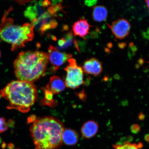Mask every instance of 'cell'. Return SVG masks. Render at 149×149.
Listing matches in <instances>:
<instances>
[{
	"mask_svg": "<svg viewBox=\"0 0 149 149\" xmlns=\"http://www.w3.org/2000/svg\"><path fill=\"white\" fill-rule=\"evenodd\" d=\"M130 129L132 133L136 134L140 131L141 127L139 124H134L130 127Z\"/></svg>",
	"mask_w": 149,
	"mask_h": 149,
	"instance_id": "20",
	"label": "cell"
},
{
	"mask_svg": "<svg viewBox=\"0 0 149 149\" xmlns=\"http://www.w3.org/2000/svg\"><path fill=\"white\" fill-rule=\"evenodd\" d=\"M114 149H139L137 144L127 142L123 144H117L113 146Z\"/></svg>",
	"mask_w": 149,
	"mask_h": 149,
	"instance_id": "17",
	"label": "cell"
},
{
	"mask_svg": "<svg viewBox=\"0 0 149 149\" xmlns=\"http://www.w3.org/2000/svg\"><path fill=\"white\" fill-rule=\"evenodd\" d=\"M91 26L84 19L80 18L72 26V31L75 36L84 38L89 33Z\"/></svg>",
	"mask_w": 149,
	"mask_h": 149,
	"instance_id": "11",
	"label": "cell"
},
{
	"mask_svg": "<svg viewBox=\"0 0 149 149\" xmlns=\"http://www.w3.org/2000/svg\"><path fill=\"white\" fill-rule=\"evenodd\" d=\"M112 32L117 39L122 40L130 34L131 26L129 22L125 18H121L113 22L111 25L107 24Z\"/></svg>",
	"mask_w": 149,
	"mask_h": 149,
	"instance_id": "7",
	"label": "cell"
},
{
	"mask_svg": "<svg viewBox=\"0 0 149 149\" xmlns=\"http://www.w3.org/2000/svg\"><path fill=\"white\" fill-rule=\"evenodd\" d=\"M92 16L95 21L101 22L107 19L108 16V10L103 6H96L93 8Z\"/></svg>",
	"mask_w": 149,
	"mask_h": 149,
	"instance_id": "15",
	"label": "cell"
},
{
	"mask_svg": "<svg viewBox=\"0 0 149 149\" xmlns=\"http://www.w3.org/2000/svg\"></svg>",
	"mask_w": 149,
	"mask_h": 149,
	"instance_id": "33",
	"label": "cell"
},
{
	"mask_svg": "<svg viewBox=\"0 0 149 149\" xmlns=\"http://www.w3.org/2000/svg\"><path fill=\"white\" fill-rule=\"evenodd\" d=\"M68 61L69 64L64 68L66 72L65 86L68 88L75 89L84 83L83 70L77 65L75 59L71 58Z\"/></svg>",
	"mask_w": 149,
	"mask_h": 149,
	"instance_id": "5",
	"label": "cell"
},
{
	"mask_svg": "<svg viewBox=\"0 0 149 149\" xmlns=\"http://www.w3.org/2000/svg\"><path fill=\"white\" fill-rule=\"evenodd\" d=\"M45 94V100H42V103L46 105H50V103H52L53 102V94L50 92L47 88H45L44 89Z\"/></svg>",
	"mask_w": 149,
	"mask_h": 149,
	"instance_id": "18",
	"label": "cell"
},
{
	"mask_svg": "<svg viewBox=\"0 0 149 149\" xmlns=\"http://www.w3.org/2000/svg\"><path fill=\"white\" fill-rule=\"evenodd\" d=\"M1 52H0V57H1Z\"/></svg>",
	"mask_w": 149,
	"mask_h": 149,
	"instance_id": "32",
	"label": "cell"
},
{
	"mask_svg": "<svg viewBox=\"0 0 149 149\" xmlns=\"http://www.w3.org/2000/svg\"><path fill=\"white\" fill-rule=\"evenodd\" d=\"M64 125L52 116L40 117L30 127L35 149H57L63 144Z\"/></svg>",
	"mask_w": 149,
	"mask_h": 149,
	"instance_id": "1",
	"label": "cell"
},
{
	"mask_svg": "<svg viewBox=\"0 0 149 149\" xmlns=\"http://www.w3.org/2000/svg\"><path fill=\"white\" fill-rule=\"evenodd\" d=\"M115 79H116L118 80L120 79V76L118 74H116L114 76Z\"/></svg>",
	"mask_w": 149,
	"mask_h": 149,
	"instance_id": "29",
	"label": "cell"
},
{
	"mask_svg": "<svg viewBox=\"0 0 149 149\" xmlns=\"http://www.w3.org/2000/svg\"><path fill=\"white\" fill-rule=\"evenodd\" d=\"M98 130L99 125L94 120H89L85 122L82 126L81 135L84 138H92L97 134Z\"/></svg>",
	"mask_w": 149,
	"mask_h": 149,
	"instance_id": "12",
	"label": "cell"
},
{
	"mask_svg": "<svg viewBox=\"0 0 149 149\" xmlns=\"http://www.w3.org/2000/svg\"><path fill=\"white\" fill-rule=\"evenodd\" d=\"M7 144L4 141H3L2 144L1 145V148L3 149H5L7 146Z\"/></svg>",
	"mask_w": 149,
	"mask_h": 149,
	"instance_id": "28",
	"label": "cell"
},
{
	"mask_svg": "<svg viewBox=\"0 0 149 149\" xmlns=\"http://www.w3.org/2000/svg\"><path fill=\"white\" fill-rule=\"evenodd\" d=\"M46 8L43 5L42 0L38 2L36 1H32L24 12V16L31 22L45 12Z\"/></svg>",
	"mask_w": 149,
	"mask_h": 149,
	"instance_id": "9",
	"label": "cell"
},
{
	"mask_svg": "<svg viewBox=\"0 0 149 149\" xmlns=\"http://www.w3.org/2000/svg\"><path fill=\"white\" fill-rule=\"evenodd\" d=\"M9 11L5 12L0 24V38L10 44L12 50L14 51L24 47L33 40L35 27L31 23H26L22 26L15 25L12 18L7 17Z\"/></svg>",
	"mask_w": 149,
	"mask_h": 149,
	"instance_id": "4",
	"label": "cell"
},
{
	"mask_svg": "<svg viewBox=\"0 0 149 149\" xmlns=\"http://www.w3.org/2000/svg\"><path fill=\"white\" fill-rule=\"evenodd\" d=\"M145 1H146V3L147 6H148L149 12V0H145Z\"/></svg>",
	"mask_w": 149,
	"mask_h": 149,
	"instance_id": "30",
	"label": "cell"
},
{
	"mask_svg": "<svg viewBox=\"0 0 149 149\" xmlns=\"http://www.w3.org/2000/svg\"><path fill=\"white\" fill-rule=\"evenodd\" d=\"M144 139L147 142L149 143V134H147L145 135Z\"/></svg>",
	"mask_w": 149,
	"mask_h": 149,
	"instance_id": "27",
	"label": "cell"
},
{
	"mask_svg": "<svg viewBox=\"0 0 149 149\" xmlns=\"http://www.w3.org/2000/svg\"><path fill=\"white\" fill-rule=\"evenodd\" d=\"M48 61L47 53L22 52L14 62L15 74L19 81L33 83L45 74Z\"/></svg>",
	"mask_w": 149,
	"mask_h": 149,
	"instance_id": "2",
	"label": "cell"
},
{
	"mask_svg": "<svg viewBox=\"0 0 149 149\" xmlns=\"http://www.w3.org/2000/svg\"><path fill=\"white\" fill-rule=\"evenodd\" d=\"M145 115L142 112L139 113L138 115V118L141 120H143L145 118Z\"/></svg>",
	"mask_w": 149,
	"mask_h": 149,
	"instance_id": "24",
	"label": "cell"
},
{
	"mask_svg": "<svg viewBox=\"0 0 149 149\" xmlns=\"http://www.w3.org/2000/svg\"><path fill=\"white\" fill-rule=\"evenodd\" d=\"M75 41L74 40L72 33L70 32L67 33L64 37L58 40V44L59 48L61 50L66 49L71 46Z\"/></svg>",
	"mask_w": 149,
	"mask_h": 149,
	"instance_id": "16",
	"label": "cell"
},
{
	"mask_svg": "<svg viewBox=\"0 0 149 149\" xmlns=\"http://www.w3.org/2000/svg\"><path fill=\"white\" fill-rule=\"evenodd\" d=\"M8 129V126L5 119L3 117H0V133L4 132Z\"/></svg>",
	"mask_w": 149,
	"mask_h": 149,
	"instance_id": "19",
	"label": "cell"
},
{
	"mask_svg": "<svg viewBox=\"0 0 149 149\" xmlns=\"http://www.w3.org/2000/svg\"><path fill=\"white\" fill-rule=\"evenodd\" d=\"M2 142V139L1 137H0V144H1V143Z\"/></svg>",
	"mask_w": 149,
	"mask_h": 149,
	"instance_id": "31",
	"label": "cell"
},
{
	"mask_svg": "<svg viewBox=\"0 0 149 149\" xmlns=\"http://www.w3.org/2000/svg\"><path fill=\"white\" fill-rule=\"evenodd\" d=\"M31 23L35 27H36L37 31L41 35L43 34L46 31L49 29H55L58 25L57 22L52 18V16L47 11L31 22Z\"/></svg>",
	"mask_w": 149,
	"mask_h": 149,
	"instance_id": "6",
	"label": "cell"
},
{
	"mask_svg": "<svg viewBox=\"0 0 149 149\" xmlns=\"http://www.w3.org/2000/svg\"><path fill=\"white\" fill-rule=\"evenodd\" d=\"M48 52L49 60L54 71L58 70L59 67L72 56L70 54L60 52L56 48L52 45L48 47Z\"/></svg>",
	"mask_w": 149,
	"mask_h": 149,
	"instance_id": "8",
	"label": "cell"
},
{
	"mask_svg": "<svg viewBox=\"0 0 149 149\" xmlns=\"http://www.w3.org/2000/svg\"><path fill=\"white\" fill-rule=\"evenodd\" d=\"M79 135L75 130L67 128L63 131L62 135L63 143L68 146L76 145L79 140Z\"/></svg>",
	"mask_w": 149,
	"mask_h": 149,
	"instance_id": "14",
	"label": "cell"
},
{
	"mask_svg": "<svg viewBox=\"0 0 149 149\" xmlns=\"http://www.w3.org/2000/svg\"><path fill=\"white\" fill-rule=\"evenodd\" d=\"M7 126L9 127H13L15 125L14 121L12 120H9L7 123Z\"/></svg>",
	"mask_w": 149,
	"mask_h": 149,
	"instance_id": "22",
	"label": "cell"
},
{
	"mask_svg": "<svg viewBox=\"0 0 149 149\" xmlns=\"http://www.w3.org/2000/svg\"><path fill=\"white\" fill-rule=\"evenodd\" d=\"M83 69L86 73L96 76L101 74L103 70L101 62L94 58H92L85 61Z\"/></svg>",
	"mask_w": 149,
	"mask_h": 149,
	"instance_id": "10",
	"label": "cell"
},
{
	"mask_svg": "<svg viewBox=\"0 0 149 149\" xmlns=\"http://www.w3.org/2000/svg\"><path fill=\"white\" fill-rule=\"evenodd\" d=\"M35 118H36V117L35 116H33L30 117L28 119V123L29 124L31 123L34 122L35 120H36Z\"/></svg>",
	"mask_w": 149,
	"mask_h": 149,
	"instance_id": "23",
	"label": "cell"
},
{
	"mask_svg": "<svg viewBox=\"0 0 149 149\" xmlns=\"http://www.w3.org/2000/svg\"><path fill=\"white\" fill-rule=\"evenodd\" d=\"M98 0H85V5L88 7L94 6L97 3Z\"/></svg>",
	"mask_w": 149,
	"mask_h": 149,
	"instance_id": "21",
	"label": "cell"
},
{
	"mask_svg": "<svg viewBox=\"0 0 149 149\" xmlns=\"http://www.w3.org/2000/svg\"><path fill=\"white\" fill-rule=\"evenodd\" d=\"M14 145L13 143H10L7 146V148L8 149H14Z\"/></svg>",
	"mask_w": 149,
	"mask_h": 149,
	"instance_id": "26",
	"label": "cell"
},
{
	"mask_svg": "<svg viewBox=\"0 0 149 149\" xmlns=\"http://www.w3.org/2000/svg\"><path fill=\"white\" fill-rule=\"evenodd\" d=\"M46 88L53 94H58L64 90L65 84L60 77L53 76L50 78L49 83Z\"/></svg>",
	"mask_w": 149,
	"mask_h": 149,
	"instance_id": "13",
	"label": "cell"
},
{
	"mask_svg": "<svg viewBox=\"0 0 149 149\" xmlns=\"http://www.w3.org/2000/svg\"><path fill=\"white\" fill-rule=\"evenodd\" d=\"M62 0H52V6H54L55 5H56L61 3Z\"/></svg>",
	"mask_w": 149,
	"mask_h": 149,
	"instance_id": "25",
	"label": "cell"
},
{
	"mask_svg": "<svg viewBox=\"0 0 149 149\" xmlns=\"http://www.w3.org/2000/svg\"><path fill=\"white\" fill-rule=\"evenodd\" d=\"M2 97L8 102V109L28 112L38 96L36 86L33 83L15 81L9 83L1 91Z\"/></svg>",
	"mask_w": 149,
	"mask_h": 149,
	"instance_id": "3",
	"label": "cell"
}]
</instances>
